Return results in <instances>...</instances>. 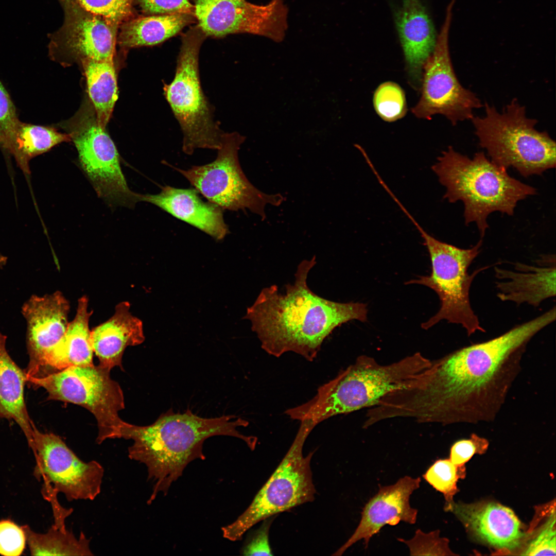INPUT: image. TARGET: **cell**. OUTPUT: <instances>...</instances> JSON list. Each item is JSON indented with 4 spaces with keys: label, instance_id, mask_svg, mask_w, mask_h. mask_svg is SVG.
I'll list each match as a JSON object with an SVG mask.
<instances>
[{
    "label": "cell",
    "instance_id": "1",
    "mask_svg": "<svg viewBox=\"0 0 556 556\" xmlns=\"http://www.w3.org/2000/svg\"><path fill=\"white\" fill-rule=\"evenodd\" d=\"M554 319L548 310L497 337L431 361L380 399L381 417L444 425L494 420L520 371L527 344Z\"/></svg>",
    "mask_w": 556,
    "mask_h": 556
},
{
    "label": "cell",
    "instance_id": "2",
    "mask_svg": "<svg viewBox=\"0 0 556 556\" xmlns=\"http://www.w3.org/2000/svg\"><path fill=\"white\" fill-rule=\"evenodd\" d=\"M316 264L315 256L302 260L294 283L285 285L284 293L275 285L265 287L247 308L243 318L250 321L268 354L279 357L293 352L312 361L336 327L354 320L367 321L366 304L333 301L310 289L308 274Z\"/></svg>",
    "mask_w": 556,
    "mask_h": 556
},
{
    "label": "cell",
    "instance_id": "3",
    "mask_svg": "<svg viewBox=\"0 0 556 556\" xmlns=\"http://www.w3.org/2000/svg\"><path fill=\"white\" fill-rule=\"evenodd\" d=\"M248 425L247 421L234 415L204 418L189 409L182 413L169 410L148 426L125 422L120 438L133 440L128 448V456L147 468L148 479L153 484L147 501L149 504L160 492L167 493L171 484L181 476L190 462L205 459L203 444L206 439L215 436H231L241 439L254 450L257 438L244 435L237 429Z\"/></svg>",
    "mask_w": 556,
    "mask_h": 556
},
{
    "label": "cell",
    "instance_id": "4",
    "mask_svg": "<svg viewBox=\"0 0 556 556\" xmlns=\"http://www.w3.org/2000/svg\"><path fill=\"white\" fill-rule=\"evenodd\" d=\"M431 169L446 188L443 198L450 203L463 202L465 224L475 222L481 238L491 213L512 216L518 201L536 194V188L511 177L483 152L470 158L449 146Z\"/></svg>",
    "mask_w": 556,
    "mask_h": 556
},
{
    "label": "cell",
    "instance_id": "5",
    "mask_svg": "<svg viewBox=\"0 0 556 556\" xmlns=\"http://www.w3.org/2000/svg\"><path fill=\"white\" fill-rule=\"evenodd\" d=\"M430 363L431 360L420 353L386 365L371 357L361 355L334 379L320 386L312 398L287 409L285 413L291 419L308 420L317 425L333 416L369 408Z\"/></svg>",
    "mask_w": 556,
    "mask_h": 556
},
{
    "label": "cell",
    "instance_id": "6",
    "mask_svg": "<svg viewBox=\"0 0 556 556\" xmlns=\"http://www.w3.org/2000/svg\"><path fill=\"white\" fill-rule=\"evenodd\" d=\"M483 107L484 115L471 120L479 145L493 163L506 169L512 167L526 178L555 168V141L535 128L537 120L528 117L516 99L502 111L487 102Z\"/></svg>",
    "mask_w": 556,
    "mask_h": 556
},
{
    "label": "cell",
    "instance_id": "7",
    "mask_svg": "<svg viewBox=\"0 0 556 556\" xmlns=\"http://www.w3.org/2000/svg\"><path fill=\"white\" fill-rule=\"evenodd\" d=\"M405 214L420 232L431 263L430 275L420 276L405 284H420L431 288L438 295L441 302L437 313L423 323L422 328L429 329L445 320L461 325L468 336L477 331L485 332L472 308L470 290L477 274L488 267L477 269L471 274L468 272V267L480 252L482 239L471 248L461 249L435 238L407 211Z\"/></svg>",
    "mask_w": 556,
    "mask_h": 556
},
{
    "label": "cell",
    "instance_id": "8",
    "mask_svg": "<svg viewBox=\"0 0 556 556\" xmlns=\"http://www.w3.org/2000/svg\"><path fill=\"white\" fill-rule=\"evenodd\" d=\"M206 38L198 25L182 35L174 78L163 86L165 98L183 133L182 150L188 155L197 148L218 150L224 133L214 119L200 82L199 57Z\"/></svg>",
    "mask_w": 556,
    "mask_h": 556
},
{
    "label": "cell",
    "instance_id": "9",
    "mask_svg": "<svg viewBox=\"0 0 556 556\" xmlns=\"http://www.w3.org/2000/svg\"><path fill=\"white\" fill-rule=\"evenodd\" d=\"M300 422L288 451L251 504L234 522L222 528L224 538L239 540L257 523L314 500L316 491L310 465L314 451L304 457L303 447L316 425L308 420Z\"/></svg>",
    "mask_w": 556,
    "mask_h": 556
},
{
    "label": "cell",
    "instance_id": "10",
    "mask_svg": "<svg viewBox=\"0 0 556 556\" xmlns=\"http://www.w3.org/2000/svg\"><path fill=\"white\" fill-rule=\"evenodd\" d=\"M110 372L99 365L72 367L40 377L27 376V382L45 389L48 399L87 409L97 420L96 441L100 444L107 439L120 438L125 422L118 414L125 408L123 392Z\"/></svg>",
    "mask_w": 556,
    "mask_h": 556
},
{
    "label": "cell",
    "instance_id": "11",
    "mask_svg": "<svg viewBox=\"0 0 556 556\" xmlns=\"http://www.w3.org/2000/svg\"><path fill=\"white\" fill-rule=\"evenodd\" d=\"M246 137L237 132L224 133L216 159L187 170L173 167L208 201L230 211L248 209L266 218L267 204L279 206L284 200L281 194L268 195L255 187L240 167L238 152Z\"/></svg>",
    "mask_w": 556,
    "mask_h": 556
},
{
    "label": "cell",
    "instance_id": "12",
    "mask_svg": "<svg viewBox=\"0 0 556 556\" xmlns=\"http://www.w3.org/2000/svg\"><path fill=\"white\" fill-rule=\"evenodd\" d=\"M69 127L80 166L98 196L112 205L134 206L138 194L129 188L117 148L99 126L95 110L88 104L82 107Z\"/></svg>",
    "mask_w": 556,
    "mask_h": 556
},
{
    "label": "cell",
    "instance_id": "13",
    "mask_svg": "<svg viewBox=\"0 0 556 556\" xmlns=\"http://www.w3.org/2000/svg\"><path fill=\"white\" fill-rule=\"evenodd\" d=\"M454 3L451 0L447 6L435 48L423 65L421 97L411 109L418 118L431 119L441 114L453 125L471 120L474 110L483 106L476 94L461 84L452 65L448 36Z\"/></svg>",
    "mask_w": 556,
    "mask_h": 556
},
{
    "label": "cell",
    "instance_id": "14",
    "mask_svg": "<svg viewBox=\"0 0 556 556\" xmlns=\"http://www.w3.org/2000/svg\"><path fill=\"white\" fill-rule=\"evenodd\" d=\"M29 446L36 459L34 475L43 481V494L50 502L58 500L59 493L69 501L92 500L100 494L104 469L99 462H84L60 437L35 425Z\"/></svg>",
    "mask_w": 556,
    "mask_h": 556
},
{
    "label": "cell",
    "instance_id": "15",
    "mask_svg": "<svg viewBox=\"0 0 556 556\" xmlns=\"http://www.w3.org/2000/svg\"><path fill=\"white\" fill-rule=\"evenodd\" d=\"M197 25L207 37L249 33L282 42L288 29V9L283 0L258 5L247 0H195Z\"/></svg>",
    "mask_w": 556,
    "mask_h": 556
},
{
    "label": "cell",
    "instance_id": "16",
    "mask_svg": "<svg viewBox=\"0 0 556 556\" xmlns=\"http://www.w3.org/2000/svg\"><path fill=\"white\" fill-rule=\"evenodd\" d=\"M63 4V25L50 36V58L61 64L113 60L119 26L85 10L76 0Z\"/></svg>",
    "mask_w": 556,
    "mask_h": 556
},
{
    "label": "cell",
    "instance_id": "17",
    "mask_svg": "<svg viewBox=\"0 0 556 556\" xmlns=\"http://www.w3.org/2000/svg\"><path fill=\"white\" fill-rule=\"evenodd\" d=\"M70 309L69 301L60 291L32 295L23 305L29 358L26 376L39 377L44 372L48 357L66 331Z\"/></svg>",
    "mask_w": 556,
    "mask_h": 556
},
{
    "label": "cell",
    "instance_id": "18",
    "mask_svg": "<svg viewBox=\"0 0 556 556\" xmlns=\"http://www.w3.org/2000/svg\"><path fill=\"white\" fill-rule=\"evenodd\" d=\"M421 481L420 477L406 476L393 485L379 486L378 493L363 507L361 520L354 533L333 555H342L362 539L367 548L372 536L387 524L394 526L400 521L415 524L418 510L410 507L409 498L413 492L420 487Z\"/></svg>",
    "mask_w": 556,
    "mask_h": 556
},
{
    "label": "cell",
    "instance_id": "19",
    "mask_svg": "<svg viewBox=\"0 0 556 556\" xmlns=\"http://www.w3.org/2000/svg\"><path fill=\"white\" fill-rule=\"evenodd\" d=\"M445 510L456 515L475 536L498 549H515L524 535L514 512L495 502L465 504L451 501L447 503Z\"/></svg>",
    "mask_w": 556,
    "mask_h": 556
},
{
    "label": "cell",
    "instance_id": "20",
    "mask_svg": "<svg viewBox=\"0 0 556 556\" xmlns=\"http://www.w3.org/2000/svg\"><path fill=\"white\" fill-rule=\"evenodd\" d=\"M394 17L409 82L418 91L423 65L435 48L438 35L421 0H403Z\"/></svg>",
    "mask_w": 556,
    "mask_h": 556
},
{
    "label": "cell",
    "instance_id": "21",
    "mask_svg": "<svg viewBox=\"0 0 556 556\" xmlns=\"http://www.w3.org/2000/svg\"><path fill=\"white\" fill-rule=\"evenodd\" d=\"M536 264H513V270L494 267L497 296L502 301L537 307L555 296V255H544Z\"/></svg>",
    "mask_w": 556,
    "mask_h": 556
},
{
    "label": "cell",
    "instance_id": "22",
    "mask_svg": "<svg viewBox=\"0 0 556 556\" xmlns=\"http://www.w3.org/2000/svg\"><path fill=\"white\" fill-rule=\"evenodd\" d=\"M195 188L162 187L158 194L138 195V202L152 203L212 236L222 240L229 233L223 209L210 202L203 201Z\"/></svg>",
    "mask_w": 556,
    "mask_h": 556
},
{
    "label": "cell",
    "instance_id": "23",
    "mask_svg": "<svg viewBox=\"0 0 556 556\" xmlns=\"http://www.w3.org/2000/svg\"><path fill=\"white\" fill-rule=\"evenodd\" d=\"M130 309L129 302H120L111 318L91 330L92 345L99 359L98 365L110 371L116 366L121 367L127 346L138 345L145 340L143 322Z\"/></svg>",
    "mask_w": 556,
    "mask_h": 556
},
{
    "label": "cell",
    "instance_id": "24",
    "mask_svg": "<svg viewBox=\"0 0 556 556\" xmlns=\"http://www.w3.org/2000/svg\"><path fill=\"white\" fill-rule=\"evenodd\" d=\"M195 22L194 14L184 12L136 16L120 25L117 43L124 49L157 45Z\"/></svg>",
    "mask_w": 556,
    "mask_h": 556
},
{
    "label": "cell",
    "instance_id": "25",
    "mask_svg": "<svg viewBox=\"0 0 556 556\" xmlns=\"http://www.w3.org/2000/svg\"><path fill=\"white\" fill-rule=\"evenodd\" d=\"M88 305L86 296L78 299L76 315L69 322L63 337L48 357L45 370L50 368L60 371L72 367L93 365L94 351L89 328V320L93 311H89Z\"/></svg>",
    "mask_w": 556,
    "mask_h": 556
},
{
    "label": "cell",
    "instance_id": "26",
    "mask_svg": "<svg viewBox=\"0 0 556 556\" xmlns=\"http://www.w3.org/2000/svg\"><path fill=\"white\" fill-rule=\"evenodd\" d=\"M6 339L7 336L0 331V418L16 423L29 445L34 425L29 417L24 399L26 374L8 354Z\"/></svg>",
    "mask_w": 556,
    "mask_h": 556
},
{
    "label": "cell",
    "instance_id": "27",
    "mask_svg": "<svg viewBox=\"0 0 556 556\" xmlns=\"http://www.w3.org/2000/svg\"><path fill=\"white\" fill-rule=\"evenodd\" d=\"M71 141L68 133H63L53 127L19 121L7 145L5 151L12 154L24 172L30 173L31 159L45 153L56 145Z\"/></svg>",
    "mask_w": 556,
    "mask_h": 556
},
{
    "label": "cell",
    "instance_id": "28",
    "mask_svg": "<svg viewBox=\"0 0 556 556\" xmlns=\"http://www.w3.org/2000/svg\"><path fill=\"white\" fill-rule=\"evenodd\" d=\"M81 64L97 121L102 128L105 129L117 99L114 60H86Z\"/></svg>",
    "mask_w": 556,
    "mask_h": 556
},
{
    "label": "cell",
    "instance_id": "29",
    "mask_svg": "<svg viewBox=\"0 0 556 556\" xmlns=\"http://www.w3.org/2000/svg\"><path fill=\"white\" fill-rule=\"evenodd\" d=\"M22 528L31 555H94L90 548V541L82 532L77 537L66 527H59L54 524L44 534L34 532L27 526Z\"/></svg>",
    "mask_w": 556,
    "mask_h": 556
},
{
    "label": "cell",
    "instance_id": "30",
    "mask_svg": "<svg viewBox=\"0 0 556 556\" xmlns=\"http://www.w3.org/2000/svg\"><path fill=\"white\" fill-rule=\"evenodd\" d=\"M373 101L377 114L388 122L403 118L407 111L404 91L393 82L380 84L374 92Z\"/></svg>",
    "mask_w": 556,
    "mask_h": 556
},
{
    "label": "cell",
    "instance_id": "31",
    "mask_svg": "<svg viewBox=\"0 0 556 556\" xmlns=\"http://www.w3.org/2000/svg\"><path fill=\"white\" fill-rule=\"evenodd\" d=\"M465 475V466H457L450 459L437 460L423 475L436 490L444 495L447 503L453 501L458 492L457 483Z\"/></svg>",
    "mask_w": 556,
    "mask_h": 556
},
{
    "label": "cell",
    "instance_id": "32",
    "mask_svg": "<svg viewBox=\"0 0 556 556\" xmlns=\"http://www.w3.org/2000/svg\"><path fill=\"white\" fill-rule=\"evenodd\" d=\"M85 10L120 25L136 16L134 0H76Z\"/></svg>",
    "mask_w": 556,
    "mask_h": 556
},
{
    "label": "cell",
    "instance_id": "33",
    "mask_svg": "<svg viewBox=\"0 0 556 556\" xmlns=\"http://www.w3.org/2000/svg\"><path fill=\"white\" fill-rule=\"evenodd\" d=\"M439 531L425 533L418 529L413 538L406 541L398 538V540L405 543L409 548L410 555H452L448 547V541L440 538Z\"/></svg>",
    "mask_w": 556,
    "mask_h": 556
},
{
    "label": "cell",
    "instance_id": "34",
    "mask_svg": "<svg viewBox=\"0 0 556 556\" xmlns=\"http://www.w3.org/2000/svg\"><path fill=\"white\" fill-rule=\"evenodd\" d=\"M555 512L551 508L547 519L521 555H555Z\"/></svg>",
    "mask_w": 556,
    "mask_h": 556
},
{
    "label": "cell",
    "instance_id": "35",
    "mask_svg": "<svg viewBox=\"0 0 556 556\" xmlns=\"http://www.w3.org/2000/svg\"><path fill=\"white\" fill-rule=\"evenodd\" d=\"M19 121L13 102L0 80V147L4 151Z\"/></svg>",
    "mask_w": 556,
    "mask_h": 556
},
{
    "label": "cell",
    "instance_id": "36",
    "mask_svg": "<svg viewBox=\"0 0 556 556\" xmlns=\"http://www.w3.org/2000/svg\"><path fill=\"white\" fill-rule=\"evenodd\" d=\"M26 535L22 527L9 520L0 521V554L6 556H19L23 552L26 544Z\"/></svg>",
    "mask_w": 556,
    "mask_h": 556
},
{
    "label": "cell",
    "instance_id": "37",
    "mask_svg": "<svg viewBox=\"0 0 556 556\" xmlns=\"http://www.w3.org/2000/svg\"><path fill=\"white\" fill-rule=\"evenodd\" d=\"M489 444L486 439L472 433L469 439L459 440L452 445L449 459L457 466H464L474 455L485 453Z\"/></svg>",
    "mask_w": 556,
    "mask_h": 556
},
{
    "label": "cell",
    "instance_id": "38",
    "mask_svg": "<svg viewBox=\"0 0 556 556\" xmlns=\"http://www.w3.org/2000/svg\"><path fill=\"white\" fill-rule=\"evenodd\" d=\"M136 4L146 15L176 12L194 14L191 0H134Z\"/></svg>",
    "mask_w": 556,
    "mask_h": 556
},
{
    "label": "cell",
    "instance_id": "39",
    "mask_svg": "<svg viewBox=\"0 0 556 556\" xmlns=\"http://www.w3.org/2000/svg\"><path fill=\"white\" fill-rule=\"evenodd\" d=\"M269 518L264 520V523L260 527L245 545L242 550L243 555H273L269 542V531L272 522V519H270Z\"/></svg>",
    "mask_w": 556,
    "mask_h": 556
},
{
    "label": "cell",
    "instance_id": "40",
    "mask_svg": "<svg viewBox=\"0 0 556 556\" xmlns=\"http://www.w3.org/2000/svg\"><path fill=\"white\" fill-rule=\"evenodd\" d=\"M7 258L0 253V268H3L6 264Z\"/></svg>",
    "mask_w": 556,
    "mask_h": 556
},
{
    "label": "cell",
    "instance_id": "41",
    "mask_svg": "<svg viewBox=\"0 0 556 556\" xmlns=\"http://www.w3.org/2000/svg\"><path fill=\"white\" fill-rule=\"evenodd\" d=\"M59 1L64 4V3H66L67 2H68L70 0H59Z\"/></svg>",
    "mask_w": 556,
    "mask_h": 556
}]
</instances>
